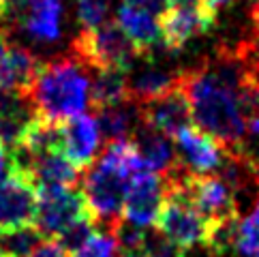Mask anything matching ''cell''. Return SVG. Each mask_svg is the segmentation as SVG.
<instances>
[{
  "label": "cell",
  "mask_w": 259,
  "mask_h": 257,
  "mask_svg": "<svg viewBox=\"0 0 259 257\" xmlns=\"http://www.w3.org/2000/svg\"><path fill=\"white\" fill-rule=\"evenodd\" d=\"M148 62H150L148 67L128 75V101H133L137 105H144L148 101L165 95L180 81V73L152 67V60Z\"/></svg>",
  "instance_id": "2e32d148"
},
{
  "label": "cell",
  "mask_w": 259,
  "mask_h": 257,
  "mask_svg": "<svg viewBox=\"0 0 259 257\" xmlns=\"http://www.w3.org/2000/svg\"><path fill=\"white\" fill-rule=\"evenodd\" d=\"M22 150V148H20ZM26 152V150H24ZM28 157V169L41 187H73L79 180V169L60 152H43L36 157Z\"/></svg>",
  "instance_id": "9a60e30c"
},
{
  "label": "cell",
  "mask_w": 259,
  "mask_h": 257,
  "mask_svg": "<svg viewBox=\"0 0 259 257\" xmlns=\"http://www.w3.org/2000/svg\"><path fill=\"white\" fill-rule=\"evenodd\" d=\"M41 240L43 236L34 225L11 229V232H0V253L9 257H30Z\"/></svg>",
  "instance_id": "d6986e66"
},
{
  "label": "cell",
  "mask_w": 259,
  "mask_h": 257,
  "mask_svg": "<svg viewBox=\"0 0 259 257\" xmlns=\"http://www.w3.org/2000/svg\"><path fill=\"white\" fill-rule=\"evenodd\" d=\"M128 99V71L124 69H101L97 71L90 86V105L95 112L118 105Z\"/></svg>",
  "instance_id": "ac0fdd59"
},
{
  "label": "cell",
  "mask_w": 259,
  "mask_h": 257,
  "mask_svg": "<svg viewBox=\"0 0 259 257\" xmlns=\"http://www.w3.org/2000/svg\"><path fill=\"white\" fill-rule=\"evenodd\" d=\"M11 20L32 41L54 43L60 39L62 0H13L7 22Z\"/></svg>",
  "instance_id": "9c48e42d"
},
{
  "label": "cell",
  "mask_w": 259,
  "mask_h": 257,
  "mask_svg": "<svg viewBox=\"0 0 259 257\" xmlns=\"http://www.w3.org/2000/svg\"><path fill=\"white\" fill-rule=\"evenodd\" d=\"M142 251L148 253L150 257H187L189 249H182L180 244H176L174 240H169L161 229L154 227V229H146Z\"/></svg>",
  "instance_id": "7402d4cb"
},
{
  "label": "cell",
  "mask_w": 259,
  "mask_h": 257,
  "mask_svg": "<svg viewBox=\"0 0 259 257\" xmlns=\"http://www.w3.org/2000/svg\"><path fill=\"white\" fill-rule=\"evenodd\" d=\"M0 144H3V142H0Z\"/></svg>",
  "instance_id": "d6a6232c"
},
{
  "label": "cell",
  "mask_w": 259,
  "mask_h": 257,
  "mask_svg": "<svg viewBox=\"0 0 259 257\" xmlns=\"http://www.w3.org/2000/svg\"><path fill=\"white\" fill-rule=\"evenodd\" d=\"M140 109H142V120L148 126L165 133L167 137H176L182 128L191 126L193 122L189 97L184 93L180 81L165 95L140 105Z\"/></svg>",
  "instance_id": "7c38bea8"
},
{
  "label": "cell",
  "mask_w": 259,
  "mask_h": 257,
  "mask_svg": "<svg viewBox=\"0 0 259 257\" xmlns=\"http://www.w3.org/2000/svg\"><path fill=\"white\" fill-rule=\"evenodd\" d=\"M15 172V157H13V150L9 146L0 144V185L11 178V174Z\"/></svg>",
  "instance_id": "4316f807"
},
{
  "label": "cell",
  "mask_w": 259,
  "mask_h": 257,
  "mask_svg": "<svg viewBox=\"0 0 259 257\" xmlns=\"http://www.w3.org/2000/svg\"><path fill=\"white\" fill-rule=\"evenodd\" d=\"M199 5L206 9L212 17H219L221 11H225L227 7L234 5V0H199Z\"/></svg>",
  "instance_id": "83f0119b"
},
{
  "label": "cell",
  "mask_w": 259,
  "mask_h": 257,
  "mask_svg": "<svg viewBox=\"0 0 259 257\" xmlns=\"http://www.w3.org/2000/svg\"><path fill=\"white\" fill-rule=\"evenodd\" d=\"M97 122L103 137L109 142H120V140H131V135L137 131L144 120H142V109L133 101H122L118 105L99 109L97 112Z\"/></svg>",
  "instance_id": "e0dca14e"
},
{
  "label": "cell",
  "mask_w": 259,
  "mask_h": 257,
  "mask_svg": "<svg viewBox=\"0 0 259 257\" xmlns=\"http://www.w3.org/2000/svg\"><path fill=\"white\" fill-rule=\"evenodd\" d=\"M88 67L77 58H58L41 64L26 101L36 116L50 122H64L84 114L90 105Z\"/></svg>",
  "instance_id": "7a4b0ae2"
},
{
  "label": "cell",
  "mask_w": 259,
  "mask_h": 257,
  "mask_svg": "<svg viewBox=\"0 0 259 257\" xmlns=\"http://www.w3.org/2000/svg\"><path fill=\"white\" fill-rule=\"evenodd\" d=\"M73 54L88 69H124L131 71L137 48L116 22H105L97 28L81 30L73 41Z\"/></svg>",
  "instance_id": "3957f363"
},
{
  "label": "cell",
  "mask_w": 259,
  "mask_h": 257,
  "mask_svg": "<svg viewBox=\"0 0 259 257\" xmlns=\"http://www.w3.org/2000/svg\"><path fill=\"white\" fill-rule=\"evenodd\" d=\"M156 229L180 244L182 249H195V246H206L210 223L199 210L191 204V199L184 195L180 189L165 185V201L161 215L154 223Z\"/></svg>",
  "instance_id": "5b68a950"
},
{
  "label": "cell",
  "mask_w": 259,
  "mask_h": 257,
  "mask_svg": "<svg viewBox=\"0 0 259 257\" xmlns=\"http://www.w3.org/2000/svg\"><path fill=\"white\" fill-rule=\"evenodd\" d=\"M236 253L242 257H259V201L251 208V212L240 219Z\"/></svg>",
  "instance_id": "ffe728a7"
},
{
  "label": "cell",
  "mask_w": 259,
  "mask_h": 257,
  "mask_svg": "<svg viewBox=\"0 0 259 257\" xmlns=\"http://www.w3.org/2000/svg\"><path fill=\"white\" fill-rule=\"evenodd\" d=\"M11 7H13V0H0V30H5L9 13H11Z\"/></svg>",
  "instance_id": "f1b7e54d"
},
{
  "label": "cell",
  "mask_w": 259,
  "mask_h": 257,
  "mask_svg": "<svg viewBox=\"0 0 259 257\" xmlns=\"http://www.w3.org/2000/svg\"><path fill=\"white\" fill-rule=\"evenodd\" d=\"M109 11H112L109 0H77V20L81 30L97 28L109 22Z\"/></svg>",
  "instance_id": "603a6c76"
},
{
  "label": "cell",
  "mask_w": 259,
  "mask_h": 257,
  "mask_svg": "<svg viewBox=\"0 0 259 257\" xmlns=\"http://www.w3.org/2000/svg\"><path fill=\"white\" fill-rule=\"evenodd\" d=\"M95 219L81 189L73 187H41L34 227L43 238H58L79 221Z\"/></svg>",
  "instance_id": "277c9868"
},
{
  "label": "cell",
  "mask_w": 259,
  "mask_h": 257,
  "mask_svg": "<svg viewBox=\"0 0 259 257\" xmlns=\"http://www.w3.org/2000/svg\"><path fill=\"white\" fill-rule=\"evenodd\" d=\"M101 150V128L95 116L79 114L58 122V152L69 159L79 172L95 163Z\"/></svg>",
  "instance_id": "ba28073f"
},
{
  "label": "cell",
  "mask_w": 259,
  "mask_h": 257,
  "mask_svg": "<svg viewBox=\"0 0 259 257\" xmlns=\"http://www.w3.org/2000/svg\"><path fill=\"white\" fill-rule=\"evenodd\" d=\"M71 257H120V246L112 232L95 229V234Z\"/></svg>",
  "instance_id": "44dd1931"
},
{
  "label": "cell",
  "mask_w": 259,
  "mask_h": 257,
  "mask_svg": "<svg viewBox=\"0 0 259 257\" xmlns=\"http://www.w3.org/2000/svg\"><path fill=\"white\" fill-rule=\"evenodd\" d=\"M251 20H253V24H255V32H257V39H259V0H257V3H253Z\"/></svg>",
  "instance_id": "f546056e"
},
{
  "label": "cell",
  "mask_w": 259,
  "mask_h": 257,
  "mask_svg": "<svg viewBox=\"0 0 259 257\" xmlns=\"http://www.w3.org/2000/svg\"><path fill=\"white\" fill-rule=\"evenodd\" d=\"M9 50H11V41L7 39V32H5V30H0V97H7Z\"/></svg>",
  "instance_id": "d4e9b609"
},
{
  "label": "cell",
  "mask_w": 259,
  "mask_h": 257,
  "mask_svg": "<svg viewBox=\"0 0 259 257\" xmlns=\"http://www.w3.org/2000/svg\"><path fill=\"white\" fill-rule=\"evenodd\" d=\"M39 206V185L30 172L15 165L5 185H0V232L34 225Z\"/></svg>",
  "instance_id": "8992f818"
},
{
  "label": "cell",
  "mask_w": 259,
  "mask_h": 257,
  "mask_svg": "<svg viewBox=\"0 0 259 257\" xmlns=\"http://www.w3.org/2000/svg\"><path fill=\"white\" fill-rule=\"evenodd\" d=\"M131 142L135 144L142 161L148 165L150 172H156V174H161V176H165V174L178 163V159H176V148L169 142V137L152 126H148L146 122L137 126V131L131 135Z\"/></svg>",
  "instance_id": "5bb4252c"
},
{
  "label": "cell",
  "mask_w": 259,
  "mask_h": 257,
  "mask_svg": "<svg viewBox=\"0 0 259 257\" xmlns=\"http://www.w3.org/2000/svg\"><path fill=\"white\" fill-rule=\"evenodd\" d=\"M30 257H71V253L64 249L62 242L56 240V238H43Z\"/></svg>",
  "instance_id": "cb8c5ba5"
},
{
  "label": "cell",
  "mask_w": 259,
  "mask_h": 257,
  "mask_svg": "<svg viewBox=\"0 0 259 257\" xmlns=\"http://www.w3.org/2000/svg\"><path fill=\"white\" fill-rule=\"evenodd\" d=\"M122 5L140 9V11H146V13H152L156 17H161L169 9L167 0H122Z\"/></svg>",
  "instance_id": "484cf974"
},
{
  "label": "cell",
  "mask_w": 259,
  "mask_h": 257,
  "mask_svg": "<svg viewBox=\"0 0 259 257\" xmlns=\"http://www.w3.org/2000/svg\"><path fill=\"white\" fill-rule=\"evenodd\" d=\"M169 7H187V5H199V0H167Z\"/></svg>",
  "instance_id": "4dcf8cb0"
},
{
  "label": "cell",
  "mask_w": 259,
  "mask_h": 257,
  "mask_svg": "<svg viewBox=\"0 0 259 257\" xmlns=\"http://www.w3.org/2000/svg\"><path fill=\"white\" fill-rule=\"evenodd\" d=\"M159 20L167 52H180L195 36L210 32L217 17H212L201 5H187V7H169Z\"/></svg>",
  "instance_id": "8fae6325"
},
{
  "label": "cell",
  "mask_w": 259,
  "mask_h": 257,
  "mask_svg": "<svg viewBox=\"0 0 259 257\" xmlns=\"http://www.w3.org/2000/svg\"><path fill=\"white\" fill-rule=\"evenodd\" d=\"M176 159L193 176L219 174L227 159V148L212 135L195 126H187L174 137Z\"/></svg>",
  "instance_id": "52a82bcc"
},
{
  "label": "cell",
  "mask_w": 259,
  "mask_h": 257,
  "mask_svg": "<svg viewBox=\"0 0 259 257\" xmlns=\"http://www.w3.org/2000/svg\"><path fill=\"white\" fill-rule=\"evenodd\" d=\"M150 172L131 140L105 144L99 161L84 172L81 193L86 195L97 229L112 232L124 212L126 191L133 176Z\"/></svg>",
  "instance_id": "6da1fadb"
},
{
  "label": "cell",
  "mask_w": 259,
  "mask_h": 257,
  "mask_svg": "<svg viewBox=\"0 0 259 257\" xmlns=\"http://www.w3.org/2000/svg\"><path fill=\"white\" fill-rule=\"evenodd\" d=\"M120 257H150V255L140 249V251H122V253H120Z\"/></svg>",
  "instance_id": "1f68e13d"
},
{
  "label": "cell",
  "mask_w": 259,
  "mask_h": 257,
  "mask_svg": "<svg viewBox=\"0 0 259 257\" xmlns=\"http://www.w3.org/2000/svg\"><path fill=\"white\" fill-rule=\"evenodd\" d=\"M116 24L131 39V43L137 48V54L142 58L154 60L159 52H167L163 41L161 20H156V15L122 5L116 11Z\"/></svg>",
  "instance_id": "4fadbf2b"
},
{
  "label": "cell",
  "mask_w": 259,
  "mask_h": 257,
  "mask_svg": "<svg viewBox=\"0 0 259 257\" xmlns=\"http://www.w3.org/2000/svg\"><path fill=\"white\" fill-rule=\"evenodd\" d=\"M165 201V178L156 172H142L133 176L126 191L122 219L148 229L156 223Z\"/></svg>",
  "instance_id": "30bf717a"
}]
</instances>
